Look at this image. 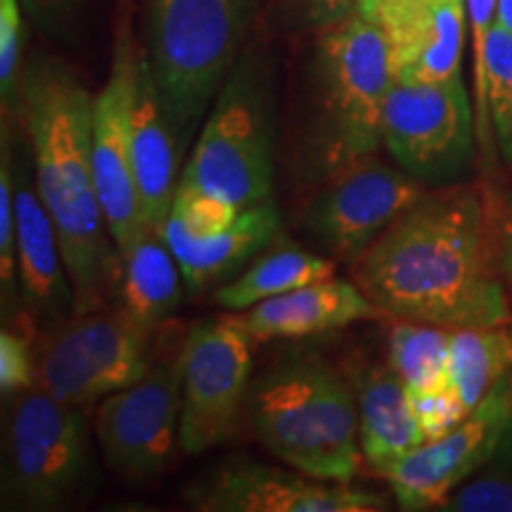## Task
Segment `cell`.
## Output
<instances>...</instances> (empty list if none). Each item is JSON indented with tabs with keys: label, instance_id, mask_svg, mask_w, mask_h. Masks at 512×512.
Returning <instances> with one entry per match:
<instances>
[{
	"label": "cell",
	"instance_id": "cell-1",
	"mask_svg": "<svg viewBox=\"0 0 512 512\" xmlns=\"http://www.w3.org/2000/svg\"><path fill=\"white\" fill-rule=\"evenodd\" d=\"M384 316L444 328L508 325L501 209L482 185L430 188L351 264Z\"/></svg>",
	"mask_w": 512,
	"mask_h": 512
},
{
	"label": "cell",
	"instance_id": "cell-2",
	"mask_svg": "<svg viewBox=\"0 0 512 512\" xmlns=\"http://www.w3.org/2000/svg\"><path fill=\"white\" fill-rule=\"evenodd\" d=\"M17 95L38 195L55 223L74 287V316L105 309L119 290L121 256L93 174L95 95L53 57L29 64Z\"/></svg>",
	"mask_w": 512,
	"mask_h": 512
},
{
	"label": "cell",
	"instance_id": "cell-3",
	"mask_svg": "<svg viewBox=\"0 0 512 512\" xmlns=\"http://www.w3.org/2000/svg\"><path fill=\"white\" fill-rule=\"evenodd\" d=\"M311 67L304 171L325 183L380 150L384 100L396 76L387 36L358 10L318 31Z\"/></svg>",
	"mask_w": 512,
	"mask_h": 512
},
{
	"label": "cell",
	"instance_id": "cell-4",
	"mask_svg": "<svg viewBox=\"0 0 512 512\" xmlns=\"http://www.w3.org/2000/svg\"><path fill=\"white\" fill-rule=\"evenodd\" d=\"M254 437L285 465L325 482H351L361 463L358 401L320 358H290L249 387Z\"/></svg>",
	"mask_w": 512,
	"mask_h": 512
},
{
	"label": "cell",
	"instance_id": "cell-5",
	"mask_svg": "<svg viewBox=\"0 0 512 512\" xmlns=\"http://www.w3.org/2000/svg\"><path fill=\"white\" fill-rule=\"evenodd\" d=\"M252 0H147L145 55L185 150L240 60Z\"/></svg>",
	"mask_w": 512,
	"mask_h": 512
},
{
	"label": "cell",
	"instance_id": "cell-6",
	"mask_svg": "<svg viewBox=\"0 0 512 512\" xmlns=\"http://www.w3.org/2000/svg\"><path fill=\"white\" fill-rule=\"evenodd\" d=\"M275 81L264 57H240L202 121L181 183L240 209L271 200Z\"/></svg>",
	"mask_w": 512,
	"mask_h": 512
},
{
	"label": "cell",
	"instance_id": "cell-7",
	"mask_svg": "<svg viewBox=\"0 0 512 512\" xmlns=\"http://www.w3.org/2000/svg\"><path fill=\"white\" fill-rule=\"evenodd\" d=\"M95 484L98 467L86 408L57 401L41 387L10 396L3 508L64 510L91 496Z\"/></svg>",
	"mask_w": 512,
	"mask_h": 512
},
{
	"label": "cell",
	"instance_id": "cell-8",
	"mask_svg": "<svg viewBox=\"0 0 512 512\" xmlns=\"http://www.w3.org/2000/svg\"><path fill=\"white\" fill-rule=\"evenodd\" d=\"M477 117L463 79H394L384 100L382 145L427 188L463 183L475 162Z\"/></svg>",
	"mask_w": 512,
	"mask_h": 512
},
{
	"label": "cell",
	"instance_id": "cell-9",
	"mask_svg": "<svg viewBox=\"0 0 512 512\" xmlns=\"http://www.w3.org/2000/svg\"><path fill=\"white\" fill-rule=\"evenodd\" d=\"M150 337L121 309L72 316L41 347L36 387L69 406L91 408L150 373Z\"/></svg>",
	"mask_w": 512,
	"mask_h": 512
},
{
	"label": "cell",
	"instance_id": "cell-10",
	"mask_svg": "<svg viewBox=\"0 0 512 512\" xmlns=\"http://www.w3.org/2000/svg\"><path fill=\"white\" fill-rule=\"evenodd\" d=\"M254 339L235 318H204L185 335L181 368V448L200 456L233 437L252 387Z\"/></svg>",
	"mask_w": 512,
	"mask_h": 512
},
{
	"label": "cell",
	"instance_id": "cell-11",
	"mask_svg": "<svg viewBox=\"0 0 512 512\" xmlns=\"http://www.w3.org/2000/svg\"><path fill=\"white\" fill-rule=\"evenodd\" d=\"M93 434L107 470L126 482L162 475L181 446V368L155 363L150 373L105 396L93 413Z\"/></svg>",
	"mask_w": 512,
	"mask_h": 512
},
{
	"label": "cell",
	"instance_id": "cell-12",
	"mask_svg": "<svg viewBox=\"0 0 512 512\" xmlns=\"http://www.w3.org/2000/svg\"><path fill=\"white\" fill-rule=\"evenodd\" d=\"M427 190L401 166L366 157L320 183L302 221L330 254L354 264Z\"/></svg>",
	"mask_w": 512,
	"mask_h": 512
},
{
	"label": "cell",
	"instance_id": "cell-13",
	"mask_svg": "<svg viewBox=\"0 0 512 512\" xmlns=\"http://www.w3.org/2000/svg\"><path fill=\"white\" fill-rule=\"evenodd\" d=\"M140 60L143 53L133 43L131 27L124 19L117 29L110 74L93 105V174L119 256L147 230L131 155Z\"/></svg>",
	"mask_w": 512,
	"mask_h": 512
},
{
	"label": "cell",
	"instance_id": "cell-14",
	"mask_svg": "<svg viewBox=\"0 0 512 512\" xmlns=\"http://www.w3.org/2000/svg\"><path fill=\"white\" fill-rule=\"evenodd\" d=\"M512 411V370L484 396L475 411L458 422L444 437L411 448L377 475L392 484L401 510L444 508L448 498L479 467L494 458L498 441Z\"/></svg>",
	"mask_w": 512,
	"mask_h": 512
},
{
	"label": "cell",
	"instance_id": "cell-15",
	"mask_svg": "<svg viewBox=\"0 0 512 512\" xmlns=\"http://www.w3.org/2000/svg\"><path fill=\"white\" fill-rule=\"evenodd\" d=\"M190 508L202 512H380V494L354 489L349 482H325L299 470L228 458L197 479L185 494Z\"/></svg>",
	"mask_w": 512,
	"mask_h": 512
},
{
	"label": "cell",
	"instance_id": "cell-16",
	"mask_svg": "<svg viewBox=\"0 0 512 512\" xmlns=\"http://www.w3.org/2000/svg\"><path fill=\"white\" fill-rule=\"evenodd\" d=\"M12 169L22 311L27 323L53 332L74 316V287L64 266L55 223L38 195L34 166L12 155Z\"/></svg>",
	"mask_w": 512,
	"mask_h": 512
},
{
	"label": "cell",
	"instance_id": "cell-17",
	"mask_svg": "<svg viewBox=\"0 0 512 512\" xmlns=\"http://www.w3.org/2000/svg\"><path fill=\"white\" fill-rule=\"evenodd\" d=\"M366 19L387 36L396 79H463L465 0H387Z\"/></svg>",
	"mask_w": 512,
	"mask_h": 512
},
{
	"label": "cell",
	"instance_id": "cell-18",
	"mask_svg": "<svg viewBox=\"0 0 512 512\" xmlns=\"http://www.w3.org/2000/svg\"><path fill=\"white\" fill-rule=\"evenodd\" d=\"M230 316L256 344L320 335V332L347 328L358 320H375L384 313L370 302L354 280L325 278Z\"/></svg>",
	"mask_w": 512,
	"mask_h": 512
},
{
	"label": "cell",
	"instance_id": "cell-19",
	"mask_svg": "<svg viewBox=\"0 0 512 512\" xmlns=\"http://www.w3.org/2000/svg\"><path fill=\"white\" fill-rule=\"evenodd\" d=\"M181 140L166 112L164 98L143 53L138 74L136 105H133V178L143 211L145 226L162 233L171 207H174L181 164Z\"/></svg>",
	"mask_w": 512,
	"mask_h": 512
},
{
	"label": "cell",
	"instance_id": "cell-20",
	"mask_svg": "<svg viewBox=\"0 0 512 512\" xmlns=\"http://www.w3.org/2000/svg\"><path fill=\"white\" fill-rule=\"evenodd\" d=\"M283 219L271 200L240 211L238 221L221 233L195 238L176 223L166 221L162 238L181 266L185 290L202 292L238 273L261 249L278 240Z\"/></svg>",
	"mask_w": 512,
	"mask_h": 512
},
{
	"label": "cell",
	"instance_id": "cell-21",
	"mask_svg": "<svg viewBox=\"0 0 512 512\" xmlns=\"http://www.w3.org/2000/svg\"><path fill=\"white\" fill-rule=\"evenodd\" d=\"M358 439L363 458L375 472L425 444L411 394L392 366H373L358 384Z\"/></svg>",
	"mask_w": 512,
	"mask_h": 512
},
{
	"label": "cell",
	"instance_id": "cell-22",
	"mask_svg": "<svg viewBox=\"0 0 512 512\" xmlns=\"http://www.w3.org/2000/svg\"><path fill=\"white\" fill-rule=\"evenodd\" d=\"M183 273L174 252L155 230L147 228L121 254L119 309L138 328L155 332L183 299Z\"/></svg>",
	"mask_w": 512,
	"mask_h": 512
},
{
	"label": "cell",
	"instance_id": "cell-23",
	"mask_svg": "<svg viewBox=\"0 0 512 512\" xmlns=\"http://www.w3.org/2000/svg\"><path fill=\"white\" fill-rule=\"evenodd\" d=\"M335 264L323 256H316L309 249L287 240H273L266 249L249 261L238 278L228 280L214 294L216 304L230 313L247 311L254 304L278 297L297 287H304L318 280L332 278Z\"/></svg>",
	"mask_w": 512,
	"mask_h": 512
},
{
	"label": "cell",
	"instance_id": "cell-24",
	"mask_svg": "<svg viewBox=\"0 0 512 512\" xmlns=\"http://www.w3.org/2000/svg\"><path fill=\"white\" fill-rule=\"evenodd\" d=\"M453 330L422 320L399 318L389 332V366L406 384L408 394L441 392L451 382Z\"/></svg>",
	"mask_w": 512,
	"mask_h": 512
},
{
	"label": "cell",
	"instance_id": "cell-25",
	"mask_svg": "<svg viewBox=\"0 0 512 512\" xmlns=\"http://www.w3.org/2000/svg\"><path fill=\"white\" fill-rule=\"evenodd\" d=\"M508 370H512V330L505 325L453 330L451 382L467 411H475Z\"/></svg>",
	"mask_w": 512,
	"mask_h": 512
},
{
	"label": "cell",
	"instance_id": "cell-26",
	"mask_svg": "<svg viewBox=\"0 0 512 512\" xmlns=\"http://www.w3.org/2000/svg\"><path fill=\"white\" fill-rule=\"evenodd\" d=\"M486 102L496 147L512 169V34L496 22L486 38Z\"/></svg>",
	"mask_w": 512,
	"mask_h": 512
},
{
	"label": "cell",
	"instance_id": "cell-27",
	"mask_svg": "<svg viewBox=\"0 0 512 512\" xmlns=\"http://www.w3.org/2000/svg\"><path fill=\"white\" fill-rule=\"evenodd\" d=\"M0 294L3 316L15 318L22 311L17 266V211H15V169L8 133H3V157H0Z\"/></svg>",
	"mask_w": 512,
	"mask_h": 512
},
{
	"label": "cell",
	"instance_id": "cell-28",
	"mask_svg": "<svg viewBox=\"0 0 512 512\" xmlns=\"http://www.w3.org/2000/svg\"><path fill=\"white\" fill-rule=\"evenodd\" d=\"M240 211L242 209L235 202L181 183L166 221L176 223L178 228L195 235V238H207V235L221 233V230L233 226L238 221Z\"/></svg>",
	"mask_w": 512,
	"mask_h": 512
},
{
	"label": "cell",
	"instance_id": "cell-29",
	"mask_svg": "<svg viewBox=\"0 0 512 512\" xmlns=\"http://www.w3.org/2000/svg\"><path fill=\"white\" fill-rule=\"evenodd\" d=\"M498 0H465L467 22L472 29V55H475V95H477V143L489 147L491 119L486 102V38L496 22Z\"/></svg>",
	"mask_w": 512,
	"mask_h": 512
},
{
	"label": "cell",
	"instance_id": "cell-30",
	"mask_svg": "<svg viewBox=\"0 0 512 512\" xmlns=\"http://www.w3.org/2000/svg\"><path fill=\"white\" fill-rule=\"evenodd\" d=\"M441 510L451 512H512V472L491 470L458 486Z\"/></svg>",
	"mask_w": 512,
	"mask_h": 512
},
{
	"label": "cell",
	"instance_id": "cell-31",
	"mask_svg": "<svg viewBox=\"0 0 512 512\" xmlns=\"http://www.w3.org/2000/svg\"><path fill=\"white\" fill-rule=\"evenodd\" d=\"M38 356L31 351L29 337L15 328L0 332V394L10 399L19 392L36 387Z\"/></svg>",
	"mask_w": 512,
	"mask_h": 512
},
{
	"label": "cell",
	"instance_id": "cell-32",
	"mask_svg": "<svg viewBox=\"0 0 512 512\" xmlns=\"http://www.w3.org/2000/svg\"><path fill=\"white\" fill-rule=\"evenodd\" d=\"M22 3L0 0V93L3 102L15 100L22 81Z\"/></svg>",
	"mask_w": 512,
	"mask_h": 512
},
{
	"label": "cell",
	"instance_id": "cell-33",
	"mask_svg": "<svg viewBox=\"0 0 512 512\" xmlns=\"http://www.w3.org/2000/svg\"><path fill=\"white\" fill-rule=\"evenodd\" d=\"M411 406L420 422V430L425 434V441L444 437L448 430H453L458 422H463L470 415L453 387L441 389V392L411 394Z\"/></svg>",
	"mask_w": 512,
	"mask_h": 512
},
{
	"label": "cell",
	"instance_id": "cell-34",
	"mask_svg": "<svg viewBox=\"0 0 512 512\" xmlns=\"http://www.w3.org/2000/svg\"><path fill=\"white\" fill-rule=\"evenodd\" d=\"M19 3L34 19V24L62 41H74L86 8V0H19Z\"/></svg>",
	"mask_w": 512,
	"mask_h": 512
},
{
	"label": "cell",
	"instance_id": "cell-35",
	"mask_svg": "<svg viewBox=\"0 0 512 512\" xmlns=\"http://www.w3.org/2000/svg\"><path fill=\"white\" fill-rule=\"evenodd\" d=\"M358 0H285L283 17L292 29L320 31L356 12Z\"/></svg>",
	"mask_w": 512,
	"mask_h": 512
},
{
	"label": "cell",
	"instance_id": "cell-36",
	"mask_svg": "<svg viewBox=\"0 0 512 512\" xmlns=\"http://www.w3.org/2000/svg\"><path fill=\"white\" fill-rule=\"evenodd\" d=\"M501 264L512 302V197L501 207Z\"/></svg>",
	"mask_w": 512,
	"mask_h": 512
},
{
	"label": "cell",
	"instance_id": "cell-37",
	"mask_svg": "<svg viewBox=\"0 0 512 512\" xmlns=\"http://www.w3.org/2000/svg\"><path fill=\"white\" fill-rule=\"evenodd\" d=\"M491 470H501V472H512V411L508 418V425L501 434V441H498L494 458L489 463Z\"/></svg>",
	"mask_w": 512,
	"mask_h": 512
},
{
	"label": "cell",
	"instance_id": "cell-38",
	"mask_svg": "<svg viewBox=\"0 0 512 512\" xmlns=\"http://www.w3.org/2000/svg\"><path fill=\"white\" fill-rule=\"evenodd\" d=\"M496 24L512 34V0H498L496 5Z\"/></svg>",
	"mask_w": 512,
	"mask_h": 512
},
{
	"label": "cell",
	"instance_id": "cell-39",
	"mask_svg": "<svg viewBox=\"0 0 512 512\" xmlns=\"http://www.w3.org/2000/svg\"><path fill=\"white\" fill-rule=\"evenodd\" d=\"M382 3H387V0H358V8L356 10L361 12L363 17H370L377 8H380Z\"/></svg>",
	"mask_w": 512,
	"mask_h": 512
}]
</instances>
